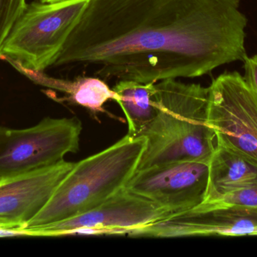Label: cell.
Listing matches in <instances>:
<instances>
[{"label":"cell","mask_w":257,"mask_h":257,"mask_svg":"<svg viewBox=\"0 0 257 257\" xmlns=\"http://www.w3.org/2000/svg\"><path fill=\"white\" fill-rule=\"evenodd\" d=\"M257 184V167L221 146L208 162V184L203 202H211L229 193Z\"/></svg>","instance_id":"obj_11"},{"label":"cell","mask_w":257,"mask_h":257,"mask_svg":"<svg viewBox=\"0 0 257 257\" xmlns=\"http://www.w3.org/2000/svg\"><path fill=\"white\" fill-rule=\"evenodd\" d=\"M116 102L123 110L128 124L127 135L139 137L154 120L158 111L156 83L121 80L114 86Z\"/></svg>","instance_id":"obj_12"},{"label":"cell","mask_w":257,"mask_h":257,"mask_svg":"<svg viewBox=\"0 0 257 257\" xmlns=\"http://www.w3.org/2000/svg\"><path fill=\"white\" fill-rule=\"evenodd\" d=\"M158 111L139 137L146 146L137 170L178 161H209L217 142L207 122L208 88L166 79L156 83Z\"/></svg>","instance_id":"obj_2"},{"label":"cell","mask_w":257,"mask_h":257,"mask_svg":"<svg viewBox=\"0 0 257 257\" xmlns=\"http://www.w3.org/2000/svg\"><path fill=\"white\" fill-rule=\"evenodd\" d=\"M127 235L148 238L257 235V208L204 209L196 206L135 229Z\"/></svg>","instance_id":"obj_10"},{"label":"cell","mask_w":257,"mask_h":257,"mask_svg":"<svg viewBox=\"0 0 257 257\" xmlns=\"http://www.w3.org/2000/svg\"><path fill=\"white\" fill-rule=\"evenodd\" d=\"M241 0H90L53 67L144 83L196 78L247 57Z\"/></svg>","instance_id":"obj_1"},{"label":"cell","mask_w":257,"mask_h":257,"mask_svg":"<svg viewBox=\"0 0 257 257\" xmlns=\"http://www.w3.org/2000/svg\"><path fill=\"white\" fill-rule=\"evenodd\" d=\"M172 214L123 188L90 211L58 223L24 229L20 234L51 237L124 235Z\"/></svg>","instance_id":"obj_7"},{"label":"cell","mask_w":257,"mask_h":257,"mask_svg":"<svg viewBox=\"0 0 257 257\" xmlns=\"http://www.w3.org/2000/svg\"><path fill=\"white\" fill-rule=\"evenodd\" d=\"M53 85L69 95L68 100L87 109L93 114L105 113L104 105L116 101L117 95L99 77L79 76L74 81L54 80Z\"/></svg>","instance_id":"obj_13"},{"label":"cell","mask_w":257,"mask_h":257,"mask_svg":"<svg viewBox=\"0 0 257 257\" xmlns=\"http://www.w3.org/2000/svg\"><path fill=\"white\" fill-rule=\"evenodd\" d=\"M90 0L33 2L5 42L1 56L24 70L41 72L51 67Z\"/></svg>","instance_id":"obj_4"},{"label":"cell","mask_w":257,"mask_h":257,"mask_svg":"<svg viewBox=\"0 0 257 257\" xmlns=\"http://www.w3.org/2000/svg\"><path fill=\"white\" fill-rule=\"evenodd\" d=\"M204 209H220L232 207L257 208V184L226 195L211 202L198 205Z\"/></svg>","instance_id":"obj_14"},{"label":"cell","mask_w":257,"mask_h":257,"mask_svg":"<svg viewBox=\"0 0 257 257\" xmlns=\"http://www.w3.org/2000/svg\"><path fill=\"white\" fill-rule=\"evenodd\" d=\"M209 161L169 163L136 170L125 189L172 214L205 200Z\"/></svg>","instance_id":"obj_8"},{"label":"cell","mask_w":257,"mask_h":257,"mask_svg":"<svg viewBox=\"0 0 257 257\" xmlns=\"http://www.w3.org/2000/svg\"><path fill=\"white\" fill-rule=\"evenodd\" d=\"M207 122L217 146L257 167V96L238 72H224L208 87Z\"/></svg>","instance_id":"obj_6"},{"label":"cell","mask_w":257,"mask_h":257,"mask_svg":"<svg viewBox=\"0 0 257 257\" xmlns=\"http://www.w3.org/2000/svg\"><path fill=\"white\" fill-rule=\"evenodd\" d=\"M244 78L257 96V55L244 59Z\"/></svg>","instance_id":"obj_16"},{"label":"cell","mask_w":257,"mask_h":257,"mask_svg":"<svg viewBox=\"0 0 257 257\" xmlns=\"http://www.w3.org/2000/svg\"><path fill=\"white\" fill-rule=\"evenodd\" d=\"M42 3H55V2L64 1V0H39Z\"/></svg>","instance_id":"obj_17"},{"label":"cell","mask_w":257,"mask_h":257,"mask_svg":"<svg viewBox=\"0 0 257 257\" xmlns=\"http://www.w3.org/2000/svg\"><path fill=\"white\" fill-rule=\"evenodd\" d=\"M75 162L63 161L0 180V235H20L44 209Z\"/></svg>","instance_id":"obj_9"},{"label":"cell","mask_w":257,"mask_h":257,"mask_svg":"<svg viewBox=\"0 0 257 257\" xmlns=\"http://www.w3.org/2000/svg\"><path fill=\"white\" fill-rule=\"evenodd\" d=\"M145 146V137L126 134L112 146L75 162L46 206L24 229L79 215L123 190L137 170Z\"/></svg>","instance_id":"obj_3"},{"label":"cell","mask_w":257,"mask_h":257,"mask_svg":"<svg viewBox=\"0 0 257 257\" xmlns=\"http://www.w3.org/2000/svg\"><path fill=\"white\" fill-rule=\"evenodd\" d=\"M27 4V0H0V56L6 39Z\"/></svg>","instance_id":"obj_15"},{"label":"cell","mask_w":257,"mask_h":257,"mask_svg":"<svg viewBox=\"0 0 257 257\" xmlns=\"http://www.w3.org/2000/svg\"><path fill=\"white\" fill-rule=\"evenodd\" d=\"M77 118H45L25 129L0 127V180L54 165L79 149Z\"/></svg>","instance_id":"obj_5"}]
</instances>
